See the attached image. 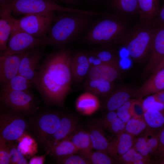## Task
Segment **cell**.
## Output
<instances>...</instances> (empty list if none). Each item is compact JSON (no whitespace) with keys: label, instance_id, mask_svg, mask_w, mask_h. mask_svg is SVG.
<instances>
[{"label":"cell","instance_id":"cell-1","mask_svg":"<svg viewBox=\"0 0 164 164\" xmlns=\"http://www.w3.org/2000/svg\"><path fill=\"white\" fill-rule=\"evenodd\" d=\"M69 49L62 48L43 60L34 84L44 102L63 108L71 92L72 76Z\"/></svg>","mask_w":164,"mask_h":164},{"label":"cell","instance_id":"cell-14","mask_svg":"<svg viewBox=\"0 0 164 164\" xmlns=\"http://www.w3.org/2000/svg\"><path fill=\"white\" fill-rule=\"evenodd\" d=\"M27 51L20 53L0 56V83L1 87L18 74L21 61Z\"/></svg>","mask_w":164,"mask_h":164},{"label":"cell","instance_id":"cell-13","mask_svg":"<svg viewBox=\"0 0 164 164\" xmlns=\"http://www.w3.org/2000/svg\"><path fill=\"white\" fill-rule=\"evenodd\" d=\"M78 122V117L73 115L65 114L61 117L59 126L48 140L46 150L67 139L77 128Z\"/></svg>","mask_w":164,"mask_h":164},{"label":"cell","instance_id":"cell-47","mask_svg":"<svg viewBox=\"0 0 164 164\" xmlns=\"http://www.w3.org/2000/svg\"><path fill=\"white\" fill-rule=\"evenodd\" d=\"M152 95L157 101L164 104V90Z\"/></svg>","mask_w":164,"mask_h":164},{"label":"cell","instance_id":"cell-23","mask_svg":"<svg viewBox=\"0 0 164 164\" xmlns=\"http://www.w3.org/2000/svg\"><path fill=\"white\" fill-rule=\"evenodd\" d=\"M85 90L95 95H108L113 90V82L98 80H86L83 85Z\"/></svg>","mask_w":164,"mask_h":164},{"label":"cell","instance_id":"cell-35","mask_svg":"<svg viewBox=\"0 0 164 164\" xmlns=\"http://www.w3.org/2000/svg\"><path fill=\"white\" fill-rule=\"evenodd\" d=\"M15 141L6 142V144L9 148L10 164H27L29 163L24 156L19 150L18 145Z\"/></svg>","mask_w":164,"mask_h":164},{"label":"cell","instance_id":"cell-20","mask_svg":"<svg viewBox=\"0 0 164 164\" xmlns=\"http://www.w3.org/2000/svg\"><path fill=\"white\" fill-rule=\"evenodd\" d=\"M108 3L112 13L128 21L139 15L137 0H108Z\"/></svg>","mask_w":164,"mask_h":164},{"label":"cell","instance_id":"cell-2","mask_svg":"<svg viewBox=\"0 0 164 164\" xmlns=\"http://www.w3.org/2000/svg\"><path fill=\"white\" fill-rule=\"evenodd\" d=\"M128 22L112 13H105L91 23L80 38L83 43L91 45L107 47L124 44L133 28Z\"/></svg>","mask_w":164,"mask_h":164},{"label":"cell","instance_id":"cell-9","mask_svg":"<svg viewBox=\"0 0 164 164\" xmlns=\"http://www.w3.org/2000/svg\"><path fill=\"white\" fill-rule=\"evenodd\" d=\"M2 108L30 116L39 109L38 101L29 91H13L0 96Z\"/></svg>","mask_w":164,"mask_h":164},{"label":"cell","instance_id":"cell-18","mask_svg":"<svg viewBox=\"0 0 164 164\" xmlns=\"http://www.w3.org/2000/svg\"><path fill=\"white\" fill-rule=\"evenodd\" d=\"M135 91L125 87L113 90L104 101V109L108 112L116 111L133 97H135Z\"/></svg>","mask_w":164,"mask_h":164},{"label":"cell","instance_id":"cell-48","mask_svg":"<svg viewBox=\"0 0 164 164\" xmlns=\"http://www.w3.org/2000/svg\"><path fill=\"white\" fill-rule=\"evenodd\" d=\"M163 68H164V57L158 64L151 75L157 72Z\"/></svg>","mask_w":164,"mask_h":164},{"label":"cell","instance_id":"cell-37","mask_svg":"<svg viewBox=\"0 0 164 164\" xmlns=\"http://www.w3.org/2000/svg\"><path fill=\"white\" fill-rule=\"evenodd\" d=\"M57 163L62 164H91L89 161L80 155L74 153L56 157Z\"/></svg>","mask_w":164,"mask_h":164},{"label":"cell","instance_id":"cell-46","mask_svg":"<svg viewBox=\"0 0 164 164\" xmlns=\"http://www.w3.org/2000/svg\"><path fill=\"white\" fill-rule=\"evenodd\" d=\"M45 160V155L40 156H34L31 159L29 164H42Z\"/></svg>","mask_w":164,"mask_h":164},{"label":"cell","instance_id":"cell-44","mask_svg":"<svg viewBox=\"0 0 164 164\" xmlns=\"http://www.w3.org/2000/svg\"><path fill=\"white\" fill-rule=\"evenodd\" d=\"M158 137V145L153 155L159 159L164 152V127L159 132Z\"/></svg>","mask_w":164,"mask_h":164},{"label":"cell","instance_id":"cell-7","mask_svg":"<svg viewBox=\"0 0 164 164\" xmlns=\"http://www.w3.org/2000/svg\"><path fill=\"white\" fill-rule=\"evenodd\" d=\"M49 45L47 40L37 38L24 31L13 18L12 29L7 47L0 56L22 53L38 47Z\"/></svg>","mask_w":164,"mask_h":164},{"label":"cell","instance_id":"cell-5","mask_svg":"<svg viewBox=\"0 0 164 164\" xmlns=\"http://www.w3.org/2000/svg\"><path fill=\"white\" fill-rule=\"evenodd\" d=\"M56 0H8L4 4L12 13L25 15L48 11L81 13L87 14V11L60 5Z\"/></svg>","mask_w":164,"mask_h":164},{"label":"cell","instance_id":"cell-41","mask_svg":"<svg viewBox=\"0 0 164 164\" xmlns=\"http://www.w3.org/2000/svg\"><path fill=\"white\" fill-rule=\"evenodd\" d=\"M142 101L145 112L151 109L159 111L164 110V104L157 101L153 95L147 97L144 100Z\"/></svg>","mask_w":164,"mask_h":164},{"label":"cell","instance_id":"cell-22","mask_svg":"<svg viewBox=\"0 0 164 164\" xmlns=\"http://www.w3.org/2000/svg\"><path fill=\"white\" fill-rule=\"evenodd\" d=\"M11 12L4 9L0 11V53L1 55L6 50L12 29Z\"/></svg>","mask_w":164,"mask_h":164},{"label":"cell","instance_id":"cell-4","mask_svg":"<svg viewBox=\"0 0 164 164\" xmlns=\"http://www.w3.org/2000/svg\"><path fill=\"white\" fill-rule=\"evenodd\" d=\"M155 31L153 25L140 22L132 28L124 44L131 59L139 61L148 58Z\"/></svg>","mask_w":164,"mask_h":164},{"label":"cell","instance_id":"cell-45","mask_svg":"<svg viewBox=\"0 0 164 164\" xmlns=\"http://www.w3.org/2000/svg\"><path fill=\"white\" fill-rule=\"evenodd\" d=\"M164 24V6L161 9L154 23V26H158Z\"/></svg>","mask_w":164,"mask_h":164},{"label":"cell","instance_id":"cell-30","mask_svg":"<svg viewBox=\"0 0 164 164\" xmlns=\"http://www.w3.org/2000/svg\"><path fill=\"white\" fill-rule=\"evenodd\" d=\"M16 141L19 150L25 156H32L37 152V143L35 140L26 132Z\"/></svg>","mask_w":164,"mask_h":164},{"label":"cell","instance_id":"cell-40","mask_svg":"<svg viewBox=\"0 0 164 164\" xmlns=\"http://www.w3.org/2000/svg\"><path fill=\"white\" fill-rule=\"evenodd\" d=\"M134 100H129L116 110L118 116L125 124L132 117L131 108Z\"/></svg>","mask_w":164,"mask_h":164},{"label":"cell","instance_id":"cell-42","mask_svg":"<svg viewBox=\"0 0 164 164\" xmlns=\"http://www.w3.org/2000/svg\"><path fill=\"white\" fill-rule=\"evenodd\" d=\"M0 164H10L9 151L6 142L0 137Z\"/></svg>","mask_w":164,"mask_h":164},{"label":"cell","instance_id":"cell-28","mask_svg":"<svg viewBox=\"0 0 164 164\" xmlns=\"http://www.w3.org/2000/svg\"><path fill=\"white\" fill-rule=\"evenodd\" d=\"M77 128L67 139L70 141L79 151L92 150L93 148L89 132Z\"/></svg>","mask_w":164,"mask_h":164},{"label":"cell","instance_id":"cell-52","mask_svg":"<svg viewBox=\"0 0 164 164\" xmlns=\"http://www.w3.org/2000/svg\"><path fill=\"white\" fill-rule=\"evenodd\" d=\"M57 1V0H56Z\"/></svg>","mask_w":164,"mask_h":164},{"label":"cell","instance_id":"cell-50","mask_svg":"<svg viewBox=\"0 0 164 164\" xmlns=\"http://www.w3.org/2000/svg\"><path fill=\"white\" fill-rule=\"evenodd\" d=\"M158 162L159 164H164V157H163L158 160Z\"/></svg>","mask_w":164,"mask_h":164},{"label":"cell","instance_id":"cell-15","mask_svg":"<svg viewBox=\"0 0 164 164\" xmlns=\"http://www.w3.org/2000/svg\"><path fill=\"white\" fill-rule=\"evenodd\" d=\"M119 65L101 63L91 67L85 80H98L113 82L121 76Z\"/></svg>","mask_w":164,"mask_h":164},{"label":"cell","instance_id":"cell-33","mask_svg":"<svg viewBox=\"0 0 164 164\" xmlns=\"http://www.w3.org/2000/svg\"><path fill=\"white\" fill-rule=\"evenodd\" d=\"M91 53L98 58L102 63L119 65L118 56L113 50L98 49Z\"/></svg>","mask_w":164,"mask_h":164},{"label":"cell","instance_id":"cell-19","mask_svg":"<svg viewBox=\"0 0 164 164\" xmlns=\"http://www.w3.org/2000/svg\"><path fill=\"white\" fill-rule=\"evenodd\" d=\"M137 0L140 22L153 25L160 10V0Z\"/></svg>","mask_w":164,"mask_h":164},{"label":"cell","instance_id":"cell-43","mask_svg":"<svg viewBox=\"0 0 164 164\" xmlns=\"http://www.w3.org/2000/svg\"><path fill=\"white\" fill-rule=\"evenodd\" d=\"M131 110L132 117L144 119L145 111L141 99H134L131 106Z\"/></svg>","mask_w":164,"mask_h":164},{"label":"cell","instance_id":"cell-16","mask_svg":"<svg viewBox=\"0 0 164 164\" xmlns=\"http://www.w3.org/2000/svg\"><path fill=\"white\" fill-rule=\"evenodd\" d=\"M72 80L76 83L86 79L91 68L88 54L79 51L72 55L70 61Z\"/></svg>","mask_w":164,"mask_h":164},{"label":"cell","instance_id":"cell-21","mask_svg":"<svg viewBox=\"0 0 164 164\" xmlns=\"http://www.w3.org/2000/svg\"><path fill=\"white\" fill-rule=\"evenodd\" d=\"M133 138L126 132L116 136L109 142L107 153L115 159L120 157L132 147Z\"/></svg>","mask_w":164,"mask_h":164},{"label":"cell","instance_id":"cell-29","mask_svg":"<svg viewBox=\"0 0 164 164\" xmlns=\"http://www.w3.org/2000/svg\"><path fill=\"white\" fill-rule=\"evenodd\" d=\"M79 151L70 141L66 139L48 149L46 155L57 157L77 153Z\"/></svg>","mask_w":164,"mask_h":164},{"label":"cell","instance_id":"cell-11","mask_svg":"<svg viewBox=\"0 0 164 164\" xmlns=\"http://www.w3.org/2000/svg\"><path fill=\"white\" fill-rule=\"evenodd\" d=\"M42 46L27 51L21 61L18 74L34 84L44 56Z\"/></svg>","mask_w":164,"mask_h":164},{"label":"cell","instance_id":"cell-36","mask_svg":"<svg viewBox=\"0 0 164 164\" xmlns=\"http://www.w3.org/2000/svg\"><path fill=\"white\" fill-rule=\"evenodd\" d=\"M125 124L118 117L100 127L103 130H106L116 136L125 132Z\"/></svg>","mask_w":164,"mask_h":164},{"label":"cell","instance_id":"cell-27","mask_svg":"<svg viewBox=\"0 0 164 164\" xmlns=\"http://www.w3.org/2000/svg\"><path fill=\"white\" fill-rule=\"evenodd\" d=\"M33 84L24 77L18 74L1 87L0 96L13 91L28 90Z\"/></svg>","mask_w":164,"mask_h":164},{"label":"cell","instance_id":"cell-8","mask_svg":"<svg viewBox=\"0 0 164 164\" xmlns=\"http://www.w3.org/2000/svg\"><path fill=\"white\" fill-rule=\"evenodd\" d=\"M56 18L54 11H48L24 15L17 19V22L24 31L38 38L47 40L48 34Z\"/></svg>","mask_w":164,"mask_h":164},{"label":"cell","instance_id":"cell-12","mask_svg":"<svg viewBox=\"0 0 164 164\" xmlns=\"http://www.w3.org/2000/svg\"><path fill=\"white\" fill-rule=\"evenodd\" d=\"M154 26L155 28V32L145 70L147 76L152 74L164 57V24Z\"/></svg>","mask_w":164,"mask_h":164},{"label":"cell","instance_id":"cell-10","mask_svg":"<svg viewBox=\"0 0 164 164\" xmlns=\"http://www.w3.org/2000/svg\"><path fill=\"white\" fill-rule=\"evenodd\" d=\"M23 114L4 109L0 114V137L6 142L16 141L25 133L29 123Z\"/></svg>","mask_w":164,"mask_h":164},{"label":"cell","instance_id":"cell-51","mask_svg":"<svg viewBox=\"0 0 164 164\" xmlns=\"http://www.w3.org/2000/svg\"><path fill=\"white\" fill-rule=\"evenodd\" d=\"M163 157H164V152L163 154H162V155L161 157H160V159L158 160H159L161 159V158H162Z\"/></svg>","mask_w":164,"mask_h":164},{"label":"cell","instance_id":"cell-31","mask_svg":"<svg viewBox=\"0 0 164 164\" xmlns=\"http://www.w3.org/2000/svg\"><path fill=\"white\" fill-rule=\"evenodd\" d=\"M90 162L91 164H112L117 162L115 159L108 154L100 151L92 150L79 151L78 152Z\"/></svg>","mask_w":164,"mask_h":164},{"label":"cell","instance_id":"cell-49","mask_svg":"<svg viewBox=\"0 0 164 164\" xmlns=\"http://www.w3.org/2000/svg\"><path fill=\"white\" fill-rule=\"evenodd\" d=\"M58 1H60L65 4H69L74 3L77 0H57Z\"/></svg>","mask_w":164,"mask_h":164},{"label":"cell","instance_id":"cell-6","mask_svg":"<svg viewBox=\"0 0 164 164\" xmlns=\"http://www.w3.org/2000/svg\"><path fill=\"white\" fill-rule=\"evenodd\" d=\"M30 116L29 126L39 144L45 147L59 127L61 117L57 112L48 110L40 111L39 108Z\"/></svg>","mask_w":164,"mask_h":164},{"label":"cell","instance_id":"cell-38","mask_svg":"<svg viewBox=\"0 0 164 164\" xmlns=\"http://www.w3.org/2000/svg\"><path fill=\"white\" fill-rule=\"evenodd\" d=\"M132 147L143 156L150 159L152 154L143 134L134 140Z\"/></svg>","mask_w":164,"mask_h":164},{"label":"cell","instance_id":"cell-34","mask_svg":"<svg viewBox=\"0 0 164 164\" xmlns=\"http://www.w3.org/2000/svg\"><path fill=\"white\" fill-rule=\"evenodd\" d=\"M147 128L144 119L132 117L126 123L125 132L134 138L145 131Z\"/></svg>","mask_w":164,"mask_h":164},{"label":"cell","instance_id":"cell-17","mask_svg":"<svg viewBox=\"0 0 164 164\" xmlns=\"http://www.w3.org/2000/svg\"><path fill=\"white\" fill-rule=\"evenodd\" d=\"M164 90V68L151 75L135 91V97L138 99Z\"/></svg>","mask_w":164,"mask_h":164},{"label":"cell","instance_id":"cell-25","mask_svg":"<svg viewBox=\"0 0 164 164\" xmlns=\"http://www.w3.org/2000/svg\"><path fill=\"white\" fill-rule=\"evenodd\" d=\"M88 132L93 149L107 153L109 142L104 135L103 129L94 123Z\"/></svg>","mask_w":164,"mask_h":164},{"label":"cell","instance_id":"cell-24","mask_svg":"<svg viewBox=\"0 0 164 164\" xmlns=\"http://www.w3.org/2000/svg\"><path fill=\"white\" fill-rule=\"evenodd\" d=\"M100 106L98 100L95 95L90 93L80 96L76 103L77 110L86 115L91 114L98 109Z\"/></svg>","mask_w":164,"mask_h":164},{"label":"cell","instance_id":"cell-39","mask_svg":"<svg viewBox=\"0 0 164 164\" xmlns=\"http://www.w3.org/2000/svg\"><path fill=\"white\" fill-rule=\"evenodd\" d=\"M159 132L147 128L143 135L145 138L152 154L153 155L156 150L159 143Z\"/></svg>","mask_w":164,"mask_h":164},{"label":"cell","instance_id":"cell-32","mask_svg":"<svg viewBox=\"0 0 164 164\" xmlns=\"http://www.w3.org/2000/svg\"><path fill=\"white\" fill-rule=\"evenodd\" d=\"M115 160L118 163L124 164H148L151 161L150 159L143 156L133 147Z\"/></svg>","mask_w":164,"mask_h":164},{"label":"cell","instance_id":"cell-3","mask_svg":"<svg viewBox=\"0 0 164 164\" xmlns=\"http://www.w3.org/2000/svg\"><path fill=\"white\" fill-rule=\"evenodd\" d=\"M93 15L75 12H64L56 17L47 36L49 45L65 46L81 37L92 22Z\"/></svg>","mask_w":164,"mask_h":164},{"label":"cell","instance_id":"cell-26","mask_svg":"<svg viewBox=\"0 0 164 164\" xmlns=\"http://www.w3.org/2000/svg\"><path fill=\"white\" fill-rule=\"evenodd\" d=\"M143 118L147 129L159 132L164 127V110L149 109L145 112Z\"/></svg>","mask_w":164,"mask_h":164}]
</instances>
